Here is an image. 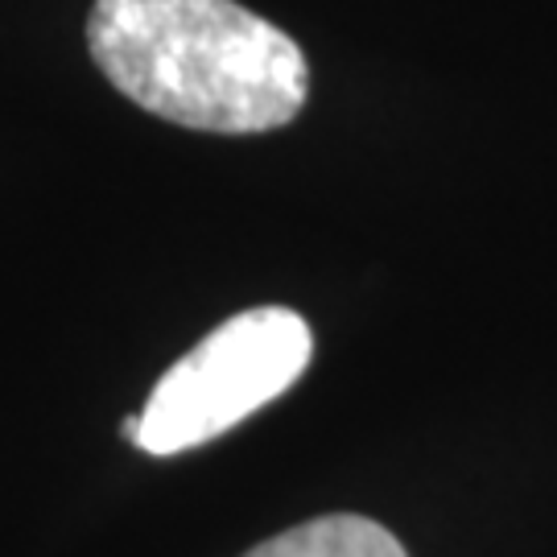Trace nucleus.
<instances>
[{
  "label": "nucleus",
  "instance_id": "nucleus-1",
  "mask_svg": "<svg viewBox=\"0 0 557 557\" xmlns=\"http://www.w3.org/2000/svg\"><path fill=\"white\" fill-rule=\"evenodd\" d=\"M87 46L120 96L199 133H273L301 112V46L236 0H96Z\"/></svg>",
  "mask_w": 557,
  "mask_h": 557
},
{
  "label": "nucleus",
  "instance_id": "nucleus-2",
  "mask_svg": "<svg viewBox=\"0 0 557 557\" xmlns=\"http://www.w3.org/2000/svg\"><path fill=\"white\" fill-rule=\"evenodd\" d=\"M314 356V335L285 306H257L227 319L158 380L140 409L145 455H182L252 418L294 388Z\"/></svg>",
  "mask_w": 557,
  "mask_h": 557
},
{
  "label": "nucleus",
  "instance_id": "nucleus-3",
  "mask_svg": "<svg viewBox=\"0 0 557 557\" xmlns=\"http://www.w3.org/2000/svg\"><path fill=\"white\" fill-rule=\"evenodd\" d=\"M244 557H409L384 524L356 512L306 520L298 529H285L277 537L260 541Z\"/></svg>",
  "mask_w": 557,
  "mask_h": 557
}]
</instances>
